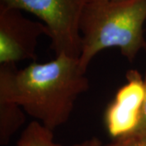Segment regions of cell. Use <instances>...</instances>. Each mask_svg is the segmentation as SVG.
Returning <instances> with one entry per match:
<instances>
[{
  "label": "cell",
  "mask_w": 146,
  "mask_h": 146,
  "mask_svg": "<svg viewBox=\"0 0 146 146\" xmlns=\"http://www.w3.org/2000/svg\"><path fill=\"white\" fill-rule=\"evenodd\" d=\"M126 83L115 94L106 110V128L113 141L130 136L141 119L145 96V80L138 71L126 73Z\"/></svg>",
  "instance_id": "5"
},
{
  "label": "cell",
  "mask_w": 146,
  "mask_h": 146,
  "mask_svg": "<svg viewBox=\"0 0 146 146\" xmlns=\"http://www.w3.org/2000/svg\"><path fill=\"white\" fill-rule=\"evenodd\" d=\"M16 146H58V144L54 141L52 131L33 121L22 132Z\"/></svg>",
  "instance_id": "7"
},
{
  "label": "cell",
  "mask_w": 146,
  "mask_h": 146,
  "mask_svg": "<svg viewBox=\"0 0 146 146\" xmlns=\"http://www.w3.org/2000/svg\"><path fill=\"white\" fill-rule=\"evenodd\" d=\"M85 74L79 58L64 54L23 69L0 65V100L19 105L54 131L68 122L77 98L89 89Z\"/></svg>",
  "instance_id": "1"
},
{
  "label": "cell",
  "mask_w": 146,
  "mask_h": 146,
  "mask_svg": "<svg viewBox=\"0 0 146 146\" xmlns=\"http://www.w3.org/2000/svg\"><path fill=\"white\" fill-rule=\"evenodd\" d=\"M48 36L44 24L31 21L22 11L0 3V65L36 59L39 38Z\"/></svg>",
  "instance_id": "4"
},
{
  "label": "cell",
  "mask_w": 146,
  "mask_h": 146,
  "mask_svg": "<svg viewBox=\"0 0 146 146\" xmlns=\"http://www.w3.org/2000/svg\"><path fill=\"white\" fill-rule=\"evenodd\" d=\"M91 0H0V3L33 14L48 30L55 56L79 58L81 49L80 21Z\"/></svg>",
  "instance_id": "3"
},
{
  "label": "cell",
  "mask_w": 146,
  "mask_h": 146,
  "mask_svg": "<svg viewBox=\"0 0 146 146\" xmlns=\"http://www.w3.org/2000/svg\"><path fill=\"white\" fill-rule=\"evenodd\" d=\"M145 21L146 0L89 1L80 21L81 68L87 72L93 58L108 48H118L127 61L133 62L146 45Z\"/></svg>",
  "instance_id": "2"
},
{
  "label": "cell",
  "mask_w": 146,
  "mask_h": 146,
  "mask_svg": "<svg viewBox=\"0 0 146 146\" xmlns=\"http://www.w3.org/2000/svg\"><path fill=\"white\" fill-rule=\"evenodd\" d=\"M112 1H126V0H112Z\"/></svg>",
  "instance_id": "11"
},
{
  "label": "cell",
  "mask_w": 146,
  "mask_h": 146,
  "mask_svg": "<svg viewBox=\"0 0 146 146\" xmlns=\"http://www.w3.org/2000/svg\"><path fill=\"white\" fill-rule=\"evenodd\" d=\"M105 146H146V139L126 137L119 140H115Z\"/></svg>",
  "instance_id": "9"
},
{
  "label": "cell",
  "mask_w": 146,
  "mask_h": 146,
  "mask_svg": "<svg viewBox=\"0 0 146 146\" xmlns=\"http://www.w3.org/2000/svg\"><path fill=\"white\" fill-rule=\"evenodd\" d=\"M58 146H65L62 145H59ZM68 146H105L102 145V141H100L98 138L97 137H92L89 140H86V141H83V142H80L78 144H75V145H68Z\"/></svg>",
  "instance_id": "10"
},
{
  "label": "cell",
  "mask_w": 146,
  "mask_h": 146,
  "mask_svg": "<svg viewBox=\"0 0 146 146\" xmlns=\"http://www.w3.org/2000/svg\"><path fill=\"white\" fill-rule=\"evenodd\" d=\"M144 51L146 55V45L144 48ZM144 80H145V101H144L142 112H141V119H140L139 124L136 127L135 131L131 134L130 136H127V137H131V138H136V139H146V71L145 76Z\"/></svg>",
  "instance_id": "8"
},
{
  "label": "cell",
  "mask_w": 146,
  "mask_h": 146,
  "mask_svg": "<svg viewBox=\"0 0 146 146\" xmlns=\"http://www.w3.org/2000/svg\"><path fill=\"white\" fill-rule=\"evenodd\" d=\"M25 111L19 105L0 100V145L5 146L24 125Z\"/></svg>",
  "instance_id": "6"
}]
</instances>
